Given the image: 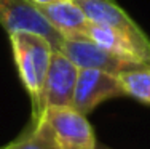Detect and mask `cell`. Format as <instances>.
I'll list each match as a JSON object with an SVG mask.
<instances>
[{
	"mask_svg": "<svg viewBox=\"0 0 150 149\" xmlns=\"http://www.w3.org/2000/svg\"><path fill=\"white\" fill-rule=\"evenodd\" d=\"M125 96L150 106V66H141L118 74Z\"/></svg>",
	"mask_w": 150,
	"mask_h": 149,
	"instance_id": "9c48e42d",
	"label": "cell"
},
{
	"mask_svg": "<svg viewBox=\"0 0 150 149\" xmlns=\"http://www.w3.org/2000/svg\"><path fill=\"white\" fill-rule=\"evenodd\" d=\"M30 125L54 149H96L98 140L86 115L72 106L45 108Z\"/></svg>",
	"mask_w": 150,
	"mask_h": 149,
	"instance_id": "7a4b0ae2",
	"label": "cell"
},
{
	"mask_svg": "<svg viewBox=\"0 0 150 149\" xmlns=\"http://www.w3.org/2000/svg\"><path fill=\"white\" fill-rule=\"evenodd\" d=\"M0 24L8 34L13 31H29L43 35L56 50L64 38L29 0H0Z\"/></svg>",
	"mask_w": 150,
	"mask_h": 149,
	"instance_id": "8992f818",
	"label": "cell"
},
{
	"mask_svg": "<svg viewBox=\"0 0 150 149\" xmlns=\"http://www.w3.org/2000/svg\"><path fill=\"white\" fill-rule=\"evenodd\" d=\"M123 96L125 90L118 76L99 69L81 67L78 71L72 108L83 115H88L102 103Z\"/></svg>",
	"mask_w": 150,
	"mask_h": 149,
	"instance_id": "3957f363",
	"label": "cell"
},
{
	"mask_svg": "<svg viewBox=\"0 0 150 149\" xmlns=\"http://www.w3.org/2000/svg\"><path fill=\"white\" fill-rule=\"evenodd\" d=\"M43 18L64 38H90L88 29L91 21L86 18L77 0H54L37 5Z\"/></svg>",
	"mask_w": 150,
	"mask_h": 149,
	"instance_id": "52a82bcc",
	"label": "cell"
},
{
	"mask_svg": "<svg viewBox=\"0 0 150 149\" xmlns=\"http://www.w3.org/2000/svg\"><path fill=\"white\" fill-rule=\"evenodd\" d=\"M96 149H112V148L105 146V144H99V143H98V148H96Z\"/></svg>",
	"mask_w": 150,
	"mask_h": 149,
	"instance_id": "7c38bea8",
	"label": "cell"
},
{
	"mask_svg": "<svg viewBox=\"0 0 150 149\" xmlns=\"http://www.w3.org/2000/svg\"><path fill=\"white\" fill-rule=\"evenodd\" d=\"M0 149H2V148H0Z\"/></svg>",
	"mask_w": 150,
	"mask_h": 149,
	"instance_id": "4fadbf2b",
	"label": "cell"
},
{
	"mask_svg": "<svg viewBox=\"0 0 150 149\" xmlns=\"http://www.w3.org/2000/svg\"><path fill=\"white\" fill-rule=\"evenodd\" d=\"M2 149H54V148L45 136H42L34 127L29 125V128L26 132H23L16 140H13L6 146H2Z\"/></svg>",
	"mask_w": 150,
	"mask_h": 149,
	"instance_id": "30bf717a",
	"label": "cell"
},
{
	"mask_svg": "<svg viewBox=\"0 0 150 149\" xmlns=\"http://www.w3.org/2000/svg\"><path fill=\"white\" fill-rule=\"evenodd\" d=\"M78 71H80V67L70 61L62 51L54 50L43 83V90H42L38 109L32 115V119H35L45 108L72 106Z\"/></svg>",
	"mask_w": 150,
	"mask_h": 149,
	"instance_id": "277c9868",
	"label": "cell"
},
{
	"mask_svg": "<svg viewBox=\"0 0 150 149\" xmlns=\"http://www.w3.org/2000/svg\"><path fill=\"white\" fill-rule=\"evenodd\" d=\"M58 50L62 51L80 69L81 67H90V69H99L118 76L125 71L141 67L129 61L121 59L120 56L102 48L101 45L93 42L91 38H62Z\"/></svg>",
	"mask_w": 150,
	"mask_h": 149,
	"instance_id": "5b68a950",
	"label": "cell"
},
{
	"mask_svg": "<svg viewBox=\"0 0 150 149\" xmlns=\"http://www.w3.org/2000/svg\"><path fill=\"white\" fill-rule=\"evenodd\" d=\"M77 2L93 24L112 27L137 38L147 37L144 31L131 19V16L115 0H77Z\"/></svg>",
	"mask_w": 150,
	"mask_h": 149,
	"instance_id": "ba28073f",
	"label": "cell"
},
{
	"mask_svg": "<svg viewBox=\"0 0 150 149\" xmlns=\"http://www.w3.org/2000/svg\"><path fill=\"white\" fill-rule=\"evenodd\" d=\"M18 76L32 101V115L37 112L42 90L50 69L54 47L46 37L29 31H13L8 34Z\"/></svg>",
	"mask_w": 150,
	"mask_h": 149,
	"instance_id": "6da1fadb",
	"label": "cell"
},
{
	"mask_svg": "<svg viewBox=\"0 0 150 149\" xmlns=\"http://www.w3.org/2000/svg\"><path fill=\"white\" fill-rule=\"evenodd\" d=\"M30 3H34L35 6L37 5H45V3H50V2H54V0H29Z\"/></svg>",
	"mask_w": 150,
	"mask_h": 149,
	"instance_id": "8fae6325",
	"label": "cell"
}]
</instances>
